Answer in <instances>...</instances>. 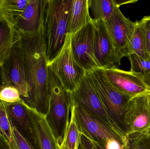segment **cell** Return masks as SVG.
<instances>
[{
  "label": "cell",
  "mask_w": 150,
  "mask_h": 149,
  "mask_svg": "<svg viewBox=\"0 0 150 149\" xmlns=\"http://www.w3.org/2000/svg\"><path fill=\"white\" fill-rule=\"evenodd\" d=\"M20 35L17 44L23 60L29 88V96L23 100L27 106L46 115L50 86L44 25L34 33Z\"/></svg>",
  "instance_id": "1"
},
{
  "label": "cell",
  "mask_w": 150,
  "mask_h": 149,
  "mask_svg": "<svg viewBox=\"0 0 150 149\" xmlns=\"http://www.w3.org/2000/svg\"><path fill=\"white\" fill-rule=\"evenodd\" d=\"M73 0H45V38L47 64L60 52L66 41Z\"/></svg>",
  "instance_id": "2"
},
{
  "label": "cell",
  "mask_w": 150,
  "mask_h": 149,
  "mask_svg": "<svg viewBox=\"0 0 150 149\" xmlns=\"http://www.w3.org/2000/svg\"><path fill=\"white\" fill-rule=\"evenodd\" d=\"M87 73L114 129L121 135L126 136L124 116L127 105L134 96L122 93L115 88L103 69L96 68Z\"/></svg>",
  "instance_id": "3"
},
{
  "label": "cell",
  "mask_w": 150,
  "mask_h": 149,
  "mask_svg": "<svg viewBox=\"0 0 150 149\" xmlns=\"http://www.w3.org/2000/svg\"><path fill=\"white\" fill-rule=\"evenodd\" d=\"M49 106L46 119L59 145L64 140L70 119L71 102L69 94L62 87L59 79L48 68Z\"/></svg>",
  "instance_id": "4"
},
{
  "label": "cell",
  "mask_w": 150,
  "mask_h": 149,
  "mask_svg": "<svg viewBox=\"0 0 150 149\" xmlns=\"http://www.w3.org/2000/svg\"><path fill=\"white\" fill-rule=\"evenodd\" d=\"M71 35L67 34L65 44L57 56L47 64L68 92L74 90L86 74L75 60L71 45Z\"/></svg>",
  "instance_id": "5"
},
{
  "label": "cell",
  "mask_w": 150,
  "mask_h": 149,
  "mask_svg": "<svg viewBox=\"0 0 150 149\" xmlns=\"http://www.w3.org/2000/svg\"><path fill=\"white\" fill-rule=\"evenodd\" d=\"M93 29V52L100 68H118L122 59L118 54L104 20L92 21Z\"/></svg>",
  "instance_id": "6"
},
{
  "label": "cell",
  "mask_w": 150,
  "mask_h": 149,
  "mask_svg": "<svg viewBox=\"0 0 150 149\" xmlns=\"http://www.w3.org/2000/svg\"><path fill=\"white\" fill-rule=\"evenodd\" d=\"M68 93L71 105L83 108L115 130L87 72L77 87Z\"/></svg>",
  "instance_id": "7"
},
{
  "label": "cell",
  "mask_w": 150,
  "mask_h": 149,
  "mask_svg": "<svg viewBox=\"0 0 150 149\" xmlns=\"http://www.w3.org/2000/svg\"><path fill=\"white\" fill-rule=\"evenodd\" d=\"M105 22L120 57H128L131 53L130 42L135 28V22L126 17L118 7Z\"/></svg>",
  "instance_id": "8"
},
{
  "label": "cell",
  "mask_w": 150,
  "mask_h": 149,
  "mask_svg": "<svg viewBox=\"0 0 150 149\" xmlns=\"http://www.w3.org/2000/svg\"><path fill=\"white\" fill-rule=\"evenodd\" d=\"M4 87L11 86L18 90L22 99L29 96V88L23 60L17 44L1 66Z\"/></svg>",
  "instance_id": "9"
},
{
  "label": "cell",
  "mask_w": 150,
  "mask_h": 149,
  "mask_svg": "<svg viewBox=\"0 0 150 149\" xmlns=\"http://www.w3.org/2000/svg\"><path fill=\"white\" fill-rule=\"evenodd\" d=\"M93 35L92 22L71 35V49L74 57L86 72L100 68L93 52Z\"/></svg>",
  "instance_id": "10"
},
{
  "label": "cell",
  "mask_w": 150,
  "mask_h": 149,
  "mask_svg": "<svg viewBox=\"0 0 150 149\" xmlns=\"http://www.w3.org/2000/svg\"><path fill=\"white\" fill-rule=\"evenodd\" d=\"M126 136L150 132V108L148 92L134 96L129 101L125 112Z\"/></svg>",
  "instance_id": "11"
},
{
  "label": "cell",
  "mask_w": 150,
  "mask_h": 149,
  "mask_svg": "<svg viewBox=\"0 0 150 149\" xmlns=\"http://www.w3.org/2000/svg\"><path fill=\"white\" fill-rule=\"evenodd\" d=\"M74 106L80 132L89 139L97 142H105L112 139L126 137L118 134L99 118L83 108Z\"/></svg>",
  "instance_id": "12"
},
{
  "label": "cell",
  "mask_w": 150,
  "mask_h": 149,
  "mask_svg": "<svg viewBox=\"0 0 150 149\" xmlns=\"http://www.w3.org/2000/svg\"><path fill=\"white\" fill-rule=\"evenodd\" d=\"M32 134L31 144L35 149H59V144L48 125L45 115L25 104Z\"/></svg>",
  "instance_id": "13"
},
{
  "label": "cell",
  "mask_w": 150,
  "mask_h": 149,
  "mask_svg": "<svg viewBox=\"0 0 150 149\" xmlns=\"http://www.w3.org/2000/svg\"><path fill=\"white\" fill-rule=\"evenodd\" d=\"M104 70L109 82L122 93L135 96L149 92L142 77L136 73L118 68Z\"/></svg>",
  "instance_id": "14"
},
{
  "label": "cell",
  "mask_w": 150,
  "mask_h": 149,
  "mask_svg": "<svg viewBox=\"0 0 150 149\" xmlns=\"http://www.w3.org/2000/svg\"><path fill=\"white\" fill-rule=\"evenodd\" d=\"M45 0H28L22 14L15 20L14 26L20 33H34L45 23Z\"/></svg>",
  "instance_id": "15"
},
{
  "label": "cell",
  "mask_w": 150,
  "mask_h": 149,
  "mask_svg": "<svg viewBox=\"0 0 150 149\" xmlns=\"http://www.w3.org/2000/svg\"><path fill=\"white\" fill-rule=\"evenodd\" d=\"M4 103L7 114L12 125L31 144V132L25 102L21 99L19 101L14 103Z\"/></svg>",
  "instance_id": "16"
},
{
  "label": "cell",
  "mask_w": 150,
  "mask_h": 149,
  "mask_svg": "<svg viewBox=\"0 0 150 149\" xmlns=\"http://www.w3.org/2000/svg\"><path fill=\"white\" fill-rule=\"evenodd\" d=\"M90 0H73L67 34L72 35L92 21L89 12Z\"/></svg>",
  "instance_id": "17"
},
{
  "label": "cell",
  "mask_w": 150,
  "mask_h": 149,
  "mask_svg": "<svg viewBox=\"0 0 150 149\" xmlns=\"http://www.w3.org/2000/svg\"><path fill=\"white\" fill-rule=\"evenodd\" d=\"M21 38L15 26L0 16V66L8 57Z\"/></svg>",
  "instance_id": "18"
},
{
  "label": "cell",
  "mask_w": 150,
  "mask_h": 149,
  "mask_svg": "<svg viewBox=\"0 0 150 149\" xmlns=\"http://www.w3.org/2000/svg\"><path fill=\"white\" fill-rule=\"evenodd\" d=\"M135 22V28L130 42V52L143 59H150L143 23L141 20Z\"/></svg>",
  "instance_id": "19"
},
{
  "label": "cell",
  "mask_w": 150,
  "mask_h": 149,
  "mask_svg": "<svg viewBox=\"0 0 150 149\" xmlns=\"http://www.w3.org/2000/svg\"><path fill=\"white\" fill-rule=\"evenodd\" d=\"M81 132L77 121L75 107L71 104L70 119L62 145L66 149H78Z\"/></svg>",
  "instance_id": "20"
},
{
  "label": "cell",
  "mask_w": 150,
  "mask_h": 149,
  "mask_svg": "<svg viewBox=\"0 0 150 149\" xmlns=\"http://www.w3.org/2000/svg\"><path fill=\"white\" fill-rule=\"evenodd\" d=\"M28 0H0V16L14 26L16 18L23 13Z\"/></svg>",
  "instance_id": "21"
},
{
  "label": "cell",
  "mask_w": 150,
  "mask_h": 149,
  "mask_svg": "<svg viewBox=\"0 0 150 149\" xmlns=\"http://www.w3.org/2000/svg\"><path fill=\"white\" fill-rule=\"evenodd\" d=\"M116 0H90L89 8L95 20H108L116 8L120 7Z\"/></svg>",
  "instance_id": "22"
},
{
  "label": "cell",
  "mask_w": 150,
  "mask_h": 149,
  "mask_svg": "<svg viewBox=\"0 0 150 149\" xmlns=\"http://www.w3.org/2000/svg\"><path fill=\"white\" fill-rule=\"evenodd\" d=\"M80 142L90 149H123L126 144V137L112 139L105 142H97L89 139L81 132Z\"/></svg>",
  "instance_id": "23"
},
{
  "label": "cell",
  "mask_w": 150,
  "mask_h": 149,
  "mask_svg": "<svg viewBox=\"0 0 150 149\" xmlns=\"http://www.w3.org/2000/svg\"><path fill=\"white\" fill-rule=\"evenodd\" d=\"M123 149H150V132L127 135Z\"/></svg>",
  "instance_id": "24"
},
{
  "label": "cell",
  "mask_w": 150,
  "mask_h": 149,
  "mask_svg": "<svg viewBox=\"0 0 150 149\" xmlns=\"http://www.w3.org/2000/svg\"><path fill=\"white\" fill-rule=\"evenodd\" d=\"M130 62V71L143 77L150 73V59H144L135 53H132L128 57Z\"/></svg>",
  "instance_id": "25"
},
{
  "label": "cell",
  "mask_w": 150,
  "mask_h": 149,
  "mask_svg": "<svg viewBox=\"0 0 150 149\" xmlns=\"http://www.w3.org/2000/svg\"><path fill=\"white\" fill-rule=\"evenodd\" d=\"M0 133L11 141V123L7 114L4 102L0 100Z\"/></svg>",
  "instance_id": "26"
},
{
  "label": "cell",
  "mask_w": 150,
  "mask_h": 149,
  "mask_svg": "<svg viewBox=\"0 0 150 149\" xmlns=\"http://www.w3.org/2000/svg\"><path fill=\"white\" fill-rule=\"evenodd\" d=\"M11 137L10 145L12 149H35L30 143L18 131L12 123Z\"/></svg>",
  "instance_id": "27"
},
{
  "label": "cell",
  "mask_w": 150,
  "mask_h": 149,
  "mask_svg": "<svg viewBox=\"0 0 150 149\" xmlns=\"http://www.w3.org/2000/svg\"><path fill=\"white\" fill-rule=\"evenodd\" d=\"M21 99L18 90L12 87H4L0 92V100L5 103H14Z\"/></svg>",
  "instance_id": "28"
},
{
  "label": "cell",
  "mask_w": 150,
  "mask_h": 149,
  "mask_svg": "<svg viewBox=\"0 0 150 149\" xmlns=\"http://www.w3.org/2000/svg\"><path fill=\"white\" fill-rule=\"evenodd\" d=\"M143 23L146 32L148 52L150 57V16H146L141 19Z\"/></svg>",
  "instance_id": "29"
},
{
  "label": "cell",
  "mask_w": 150,
  "mask_h": 149,
  "mask_svg": "<svg viewBox=\"0 0 150 149\" xmlns=\"http://www.w3.org/2000/svg\"><path fill=\"white\" fill-rule=\"evenodd\" d=\"M0 149H12L8 139L0 133Z\"/></svg>",
  "instance_id": "30"
},
{
  "label": "cell",
  "mask_w": 150,
  "mask_h": 149,
  "mask_svg": "<svg viewBox=\"0 0 150 149\" xmlns=\"http://www.w3.org/2000/svg\"><path fill=\"white\" fill-rule=\"evenodd\" d=\"M4 87L3 84L2 78L1 69V66H0V92L1 89Z\"/></svg>",
  "instance_id": "31"
},
{
  "label": "cell",
  "mask_w": 150,
  "mask_h": 149,
  "mask_svg": "<svg viewBox=\"0 0 150 149\" xmlns=\"http://www.w3.org/2000/svg\"><path fill=\"white\" fill-rule=\"evenodd\" d=\"M79 149H90L88 147L83 144L81 142H79Z\"/></svg>",
  "instance_id": "32"
},
{
  "label": "cell",
  "mask_w": 150,
  "mask_h": 149,
  "mask_svg": "<svg viewBox=\"0 0 150 149\" xmlns=\"http://www.w3.org/2000/svg\"><path fill=\"white\" fill-rule=\"evenodd\" d=\"M148 97H149V105L150 108V92H148Z\"/></svg>",
  "instance_id": "33"
},
{
  "label": "cell",
  "mask_w": 150,
  "mask_h": 149,
  "mask_svg": "<svg viewBox=\"0 0 150 149\" xmlns=\"http://www.w3.org/2000/svg\"><path fill=\"white\" fill-rule=\"evenodd\" d=\"M59 149H66L65 148H64L63 146L62 145H59Z\"/></svg>",
  "instance_id": "34"
}]
</instances>
